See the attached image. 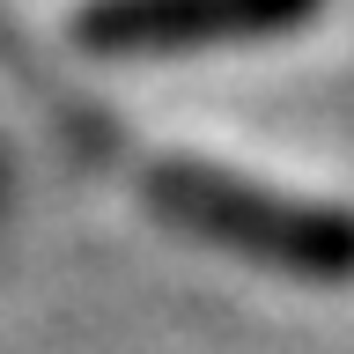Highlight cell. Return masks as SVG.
<instances>
[{"label":"cell","instance_id":"7a4b0ae2","mask_svg":"<svg viewBox=\"0 0 354 354\" xmlns=\"http://www.w3.org/2000/svg\"><path fill=\"white\" fill-rule=\"evenodd\" d=\"M310 0H104L88 8L96 44H192V37H236V30H273L295 22Z\"/></svg>","mask_w":354,"mask_h":354},{"label":"cell","instance_id":"6da1fadb","mask_svg":"<svg viewBox=\"0 0 354 354\" xmlns=\"http://www.w3.org/2000/svg\"><path fill=\"white\" fill-rule=\"evenodd\" d=\"M162 207L177 221H192L199 236L236 243L251 259L295 266V273H354V214H339V207L281 199L214 170H162Z\"/></svg>","mask_w":354,"mask_h":354}]
</instances>
